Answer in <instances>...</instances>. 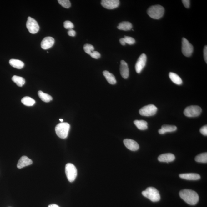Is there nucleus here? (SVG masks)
Wrapping results in <instances>:
<instances>
[{"mask_svg": "<svg viewBox=\"0 0 207 207\" xmlns=\"http://www.w3.org/2000/svg\"><path fill=\"white\" fill-rule=\"evenodd\" d=\"M123 142L125 146L132 151H136L139 148L138 144L135 140L130 139H125L124 140Z\"/></svg>", "mask_w": 207, "mask_h": 207, "instance_id": "f8f14e48", "label": "nucleus"}, {"mask_svg": "<svg viewBox=\"0 0 207 207\" xmlns=\"http://www.w3.org/2000/svg\"><path fill=\"white\" fill-rule=\"evenodd\" d=\"M119 41L120 44H121L122 45H125V44H126L125 43L124 41V38H120Z\"/></svg>", "mask_w": 207, "mask_h": 207, "instance_id": "e433bc0d", "label": "nucleus"}, {"mask_svg": "<svg viewBox=\"0 0 207 207\" xmlns=\"http://www.w3.org/2000/svg\"><path fill=\"white\" fill-rule=\"evenodd\" d=\"M193 47L185 38H183L182 40V52L183 55L186 57H189L193 53Z\"/></svg>", "mask_w": 207, "mask_h": 207, "instance_id": "1a4fd4ad", "label": "nucleus"}, {"mask_svg": "<svg viewBox=\"0 0 207 207\" xmlns=\"http://www.w3.org/2000/svg\"><path fill=\"white\" fill-rule=\"evenodd\" d=\"M58 1L59 4L64 8H69L71 6L70 2L69 0H58Z\"/></svg>", "mask_w": 207, "mask_h": 207, "instance_id": "c85d7f7f", "label": "nucleus"}, {"mask_svg": "<svg viewBox=\"0 0 207 207\" xmlns=\"http://www.w3.org/2000/svg\"><path fill=\"white\" fill-rule=\"evenodd\" d=\"M12 80L19 87H22L25 83V79L20 76L14 75L12 78Z\"/></svg>", "mask_w": 207, "mask_h": 207, "instance_id": "b1692460", "label": "nucleus"}, {"mask_svg": "<svg viewBox=\"0 0 207 207\" xmlns=\"http://www.w3.org/2000/svg\"><path fill=\"white\" fill-rule=\"evenodd\" d=\"M179 177L181 179L188 180H198L201 179V176L199 174L194 173L179 174Z\"/></svg>", "mask_w": 207, "mask_h": 207, "instance_id": "f3484780", "label": "nucleus"}, {"mask_svg": "<svg viewBox=\"0 0 207 207\" xmlns=\"http://www.w3.org/2000/svg\"><path fill=\"white\" fill-rule=\"evenodd\" d=\"M134 124L137 128L140 130H145L148 128V123L144 120H135Z\"/></svg>", "mask_w": 207, "mask_h": 207, "instance_id": "412c9836", "label": "nucleus"}, {"mask_svg": "<svg viewBox=\"0 0 207 207\" xmlns=\"http://www.w3.org/2000/svg\"><path fill=\"white\" fill-rule=\"evenodd\" d=\"M157 111V108L153 104H149L143 107L139 110V114L142 116H151L155 115Z\"/></svg>", "mask_w": 207, "mask_h": 207, "instance_id": "0eeeda50", "label": "nucleus"}, {"mask_svg": "<svg viewBox=\"0 0 207 207\" xmlns=\"http://www.w3.org/2000/svg\"><path fill=\"white\" fill-rule=\"evenodd\" d=\"M164 9L163 7L159 5L150 7L148 9L147 14L151 18L155 19H159L164 16Z\"/></svg>", "mask_w": 207, "mask_h": 207, "instance_id": "f03ea898", "label": "nucleus"}, {"mask_svg": "<svg viewBox=\"0 0 207 207\" xmlns=\"http://www.w3.org/2000/svg\"><path fill=\"white\" fill-rule=\"evenodd\" d=\"M182 3L185 7L186 8H189L190 1L189 0H183Z\"/></svg>", "mask_w": 207, "mask_h": 207, "instance_id": "72a5a7b5", "label": "nucleus"}, {"mask_svg": "<svg viewBox=\"0 0 207 207\" xmlns=\"http://www.w3.org/2000/svg\"><path fill=\"white\" fill-rule=\"evenodd\" d=\"M26 27L28 31L32 34L36 33L39 30V26L36 20L30 17L28 18Z\"/></svg>", "mask_w": 207, "mask_h": 207, "instance_id": "6e6552de", "label": "nucleus"}, {"mask_svg": "<svg viewBox=\"0 0 207 207\" xmlns=\"http://www.w3.org/2000/svg\"><path fill=\"white\" fill-rule=\"evenodd\" d=\"M101 4L104 8L107 9H113L119 6L120 1L119 0H103Z\"/></svg>", "mask_w": 207, "mask_h": 207, "instance_id": "9b49d317", "label": "nucleus"}, {"mask_svg": "<svg viewBox=\"0 0 207 207\" xmlns=\"http://www.w3.org/2000/svg\"><path fill=\"white\" fill-rule=\"evenodd\" d=\"M84 50L86 53L90 55L94 51V47L92 45L89 44H86L84 46Z\"/></svg>", "mask_w": 207, "mask_h": 207, "instance_id": "cd10ccee", "label": "nucleus"}, {"mask_svg": "<svg viewBox=\"0 0 207 207\" xmlns=\"http://www.w3.org/2000/svg\"><path fill=\"white\" fill-rule=\"evenodd\" d=\"M48 207H60L57 205L55 204H51L48 206Z\"/></svg>", "mask_w": 207, "mask_h": 207, "instance_id": "4c0bfd02", "label": "nucleus"}, {"mask_svg": "<svg viewBox=\"0 0 207 207\" xmlns=\"http://www.w3.org/2000/svg\"><path fill=\"white\" fill-rule=\"evenodd\" d=\"M91 56L92 58H93L98 59H99L101 57V54L99 52L97 51H93L89 55Z\"/></svg>", "mask_w": 207, "mask_h": 207, "instance_id": "2f4dec72", "label": "nucleus"}, {"mask_svg": "<svg viewBox=\"0 0 207 207\" xmlns=\"http://www.w3.org/2000/svg\"><path fill=\"white\" fill-rule=\"evenodd\" d=\"M202 111L201 108L199 106H189L184 109V114L186 117L194 118L199 116Z\"/></svg>", "mask_w": 207, "mask_h": 207, "instance_id": "423d86ee", "label": "nucleus"}, {"mask_svg": "<svg viewBox=\"0 0 207 207\" xmlns=\"http://www.w3.org/2000/svg\"><path fill=\"white\" fill-rule=\"evenodd\" d=\"M142 194L153 202H157L160 200L159 191L154 187L147 188L145 191L142 192Z\"/></svg>", "mask_w": 207, "mask_h": 207, "instance_id": "7ed1b4c3", "label": "nucleus"}, {"mask_svg": "<svg viewBox=\"0 0 207 207\" xmlns=\"http://www.w3.org/2000/svg\"><path fill=\"white\" fill-rule=\"evenodd\" d=\"M177 129V127L174 125H162V128L159 130V132L160 134H164L167 132L175 131Z\"/></svg>", "mask_w": 207, "mask_h": 207, "instance_id": "a211bd4d", "label": "nucleus"}, {"mask_svg": "<svg viewBox=\"0 0 207 207\" xmlns=\"http://www.w3.org/2000/svg\"><path fill=\"white\" fill-rule=\"evenodd\" d=\"M204 59L205 62L207 63V46L204 47Z\"/></svg>", "mask_w": 207, "mask_h": 207, "instance_id": "c9c22d12", "label": "nucleus"}, {"mask_svg": "<svg viewBox=\"0 0 207 207\" xmlns=\"http://www.w3.org/2000/svg\"><path fill=\"white\" fill-rule=\"evenodd\" d=\"M120 71L121 76L124 79H127L129 76V69L128 64L124 60L120 62Z\"/></svg>", "mask_w": 207, "mask_h": 207, "instance_id": "4468645a", "label": "nucleus"}, {"mask_svg": "<svg viewBox=\"0 0 207 207\" xmlns=\"http://www.w3.org/2000/svg\"><path fill=\"white\" fill-rule=\"evenodd\" d=\"M169 77L173 83L177 85H181L182 84V79L177 74L174 73H169Z\"/></svg>", "mask_w": 207, "mask_h": 207, "instance_id": "5701e85b", "label": "nucleus"}, {"mask_svg": "<svg viewBox=\"0 0 207 207\" xmlns=\"http://www.w3.org/2000/svg\"><path fill=\"white\" fill-rule=\"evenodd\" d=\"M179 195L181 199L189 205H194L199 201V197L197 193L192 190H182L179 192Z\"/></svg>", "mask_w": 207, "mask_h": 207, "instance_id": "f257e3e1", "label": "nucleus"}, {"mask_svg": "<svg viewBox=\"0 0 207 207\" xmlns=\"http://www.w3.org/2000/svg\"><path fill=\"white\" fill-rule=\"evenodd\" d=\"M70 129V125L67 123H62L56 125L55 130L58 136L62 139L67 138Z\"/></svg>", "mask_w": 207, "mask_h": 207, "instance_id": "20e7f679", "label": "nucleus"}, {"mask_svg": "<svg viewBox=\"0 0 207 207\" xmlns=\"http://www.w3.org/2000/svg\"><path fill=\"white\" fill-rule=\"evenodd\" d=\"M200 132H201V133L202 134L204 135H207V125H204V126L202 127V128L200 129Z\"/></svg>", "mask_w": 207, "mask_h": 207, "instance_id": "473e14b6", "label": "nucleus"}, {"mask_svg": "<svg viewBox=\"0 0 207 207\" xmlns=\"http://www.w3.org/2000/svg\"><path fill=\"white\" fill-rule=\"evenodd\" d=\"M124 40L125 44L127 43L130 45H133L135 42L134 39L130 37L125 36L124 38Z\"/></svg>", "mask_w": 207, "mask_h": 207, "instance_id": "c756f323", "label": "nucleus"}, {"mask_svg": "<svg viewBox=\"0 0 207 207\" xmlns=\"http://www.w3.org/2000/svg\"><path fill=\"white\" fill-rule=\"evenodd\" d=\"M104 76L106 78L107 81L111 84H115L116 83L117 81L116 78L114 75L111 73L107 71H104L103 72Z\"/></svg>", "mask_w": 207, "mask_h": 207, "instance_id": "6ab92c4d", "label": "nucleus"}, {"mask_svg": "<svg viewBox=\"0 0 207 207\" xmlns=\"http://www.w3.org/2000/svg\"><path fill=\"white\" fill-rule=\"evenodd\" d=\"M33 163L31 159H29L27 156H23L20 158L17 164V167L19 169L30 165Z\"/></svg>", "mask_w": 207, "mask_h": 207, "instance_id": "2eb2a0df", "label": "nucleus"}, {"mask_svg": "<svg viewBox=\"0 0 207 207\" xmlns=\"http://www.w3.org/2000/svg\"><path fill=\"white\" fill-rule=\"evenodd\" d=\"M65 173L68 180L73 182L75 180L77 175V170L73 164L68 163L66 165Z\"/></svg>", "mask_w": 207, "mask_h": 207, "instance_id": "39448f33", "label": "nucleus"}, {"mask_svg": "<svg viewBox=\"0 0 207 207\" xmlns=\"http://www.w3.org/2000/svg\"><path fill=\"white\" fill-rule=\"evenodd\" d=\"M21 102L23 105L27 106H32L35 104V101L30 97L26 96L21 100Z\"/></svg>", "mask_w": 207, "mask_h": 207, "instance_id": "a878e982", "label": "nucleus"}, {"mask_svg": "<svg viewBox=\"0 0 207 207\" xmlns=\"http://www.w3.org/2000/svg\"><path fill=\"white\" fill-rule=\"evenodd\" d=\"M64 28L67 29H72L74 28L73 24L70 21L67 20L64 23Z\"/></svg>", "mask_w": 207, "mask_h": 207, "instance_id": "7c9ffc66", "label": "nucleus"}, {"mask_svg": "<svg viewBox=\"0 0 207 207\" xmlns=\"http://www.w3.org/2000/svg\"><path fill=\"white\" fill-rule=\"evenodd\" d=\"M118 29L128 31L131 30L132 28V23L129 22H123L119 23L118 27Z\"/></svg>", "mask_w": 207, "mask_h": 207, "instance_id": "4be33fe9", "label": "nucleus"}, {"mask_svg": "<svg viewBox=\"0 0 207 207\" xmlns=\"http://www.w3.org/2000/svg\"><path fill=\"white\" fill-rule=\"evenodd\" d=\"M38 96L42 101L45 103H48L52 100V97L47 94L44 93L41 91H39L38 92Z\"/></svg>", "mask_w": 207, "mask_h": 207, "instance_id": "393cba45", "label": "nucleus"}, {"mask_svg": "<svg viewBox=\"0 0 207 207\" xmlns=\"http://www.w3.org/2000/svg\"><path fill=\"white\" fill-rule=\"evenodd\" d=\"M147 60V56L144 53L142 54L139 57L135 65L136 72L137 73H140L143 70L146 64Z\"/></svg>", "mask_w": 207, "mask_h": 207, "instance_id": "9d476101", "label": "nucleus"}, {"mask_svg": "<svg viewBox=\"0 0 207 207\" xmlns=\"http://www.w3.org/2000/svg\"><path fill=\"white\" fill-rule=\"evenodd\" d=\"M55 43V40L52 37H46L42 40L41 47L43 50H47L51 48Z\"/></svg>", "mask_w": 207, "mask_h": 207, "instance_id": "ddd939ff", "label": "nucleus"}, {"mask_svg": "<svg viewBox=\"0 0 207 207\" xmlns=\"http://www.w3.org/2000/svg\"><path fill=\"white\" fill-rule=\"evenodd\" d=\"M9 64L12 67L18 69H21L24 67V64L22 61L12 59L9 60Z\"/></svg>", "mask_w": 207, "mask_h": 207, "instance_id": "aec40b11", "label": "nucleus"}, {"mask_svg": "<svg viewBox=\"0 0 207 207\" xmlns=\"http://www.w3.org/2000/svg\"><path fill=\"white\" fill-rule=\"evenodd\" d=\"M60 120L61 122H63V119H60Z\"/></svg>", "mask_w": 207, "mask_h": 207, "instance_id": "58836bf2", "label": "nucleus"}, {"mask_svg": "<svg viewBox=\"0 0 207 207\" xmlns=\"http://www.w3.org/2000/svg\"><path fill=\"white\" fill-rule=\"evenodd\" d=\"M195 160L196 161V162H198L202 163H207V153H201L196 156L195 158Z\"/></svg>", "mask_w": 207, "mask_h": 207, "instance_id": "bb28decb", "label": "nucleus"}, {"mask_svg": "<svg viewBox=\"0 0 207 207\" xmlns=\"http://www.w3.org/2000/svg\"><path fill=\"white\" fill-rule=\"evenodd\" d=\"M175 159V156L171 153L163 154L158 158V159L159 162H166L167 163L173 162Z\"/></svg>", "mask_w": 207, "mask_h": 207, "instance_id": "dca6fc26", "label": "nucleus"}, {"mask_svg": "<svg viewBox=\"0 0 207 207\" xmlns=\"http://www.w3.org/2000/svg\"><path fill=\"white\" fill-rule=\"evenodd\" d=\"M68 35L69 36L71 37H74L75 36L76 34V32L74 30L70 29L69 30V31L68 32Z\"/></svg>", "mask_w": 207, "mask_h": 207, "instance_id": "f704fd0d", "label": "nucleus"}]
</instances>
